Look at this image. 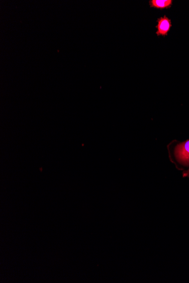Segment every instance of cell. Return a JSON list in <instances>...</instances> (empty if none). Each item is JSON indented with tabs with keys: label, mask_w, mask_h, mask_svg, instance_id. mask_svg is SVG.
Returning a JSON list of instances; mask_svg holds the SVG:
<instances>
[{
	"label": "cell",
	"mask_w": 189,
	"mask_h": 283,
	"mask_svg": "<svg viewBox=\"0 0 189 283\" xmlns=\"http://www.w3.org/2000/svg\"><path fill=\"white\" fill-rule=\"evenodd\" d=\"M178 161L184 165H189V140L179 144L175 150Z\"/></svg>",
	"instance_id": "6da1fadb"
},
{
	"label": "cell",
	"mask_w": 189,
	"mask_h": 283,
	"mask_svg": "<svg viewBox=\"0 0 189 283\" xmlns=\"http://www.w3.org/2000/svg\"><path fill=\"white\" fill-rule=\"evenodd\" d=\"M189 175V170L188 171V172H187L186 173H184V175Z\"/></svg>",
	"instance_id": "277c9868"
},
{
	"label": "cell",
	"mask_w": 189,
	"mask_h": 283,
	"mask_svg": "<svg viewBox=\"0 0 189 283\" xmlns=\"http://www.w3.org/2000/svg\"><path fill=\"white\" fill-rule=\"evenodd\" d=\"M172 2V0H150L149 5L151 8L163 10L170 8Z\"/></svg>",
	"instance_id": "3957f363"
},
{
	"label": "cell",
	"mask_w": 189,
	"mask_h": 283,
	"mask_svg": "<svg viewBox=\"0 0 189 283\" xmlns=\"http://www.w3.org/2000/svg\"><path fill=\"white\" fill-rule=\"evenodd\" d=\"M157 25L155 27L157 31L156 35L157 36H167L171 27H172V22L166 16L158 18L156 21Z\"/></svg>",
	"instance_id": "7a4b0ae2"
}]
</instances>
